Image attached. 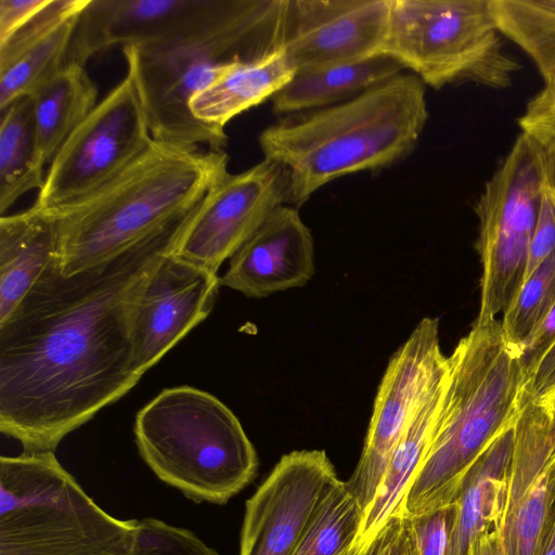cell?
I'll return each instance as SVG.
<instances>
[{"label": "cell", "mask_w": 555, "mask_h": 555, "mask_svg": "<svg viewBox=\"0 0 555 555\" xmlns=\"http://www.w3.org/2000/svg\"><path fill=\"white\" fill-rule=\"evenodd\" d=\"M521 133L546 151H555V77L545 80L518 119Z\"/></svg>", "instance_id": "obj_31"}, {"label": "cell", "mask_w": 555, "mask_h": 555, "mask_svg": "<svg viewBox=\"0 0 555 555\" xmlns=\"http://www.w3.org/2000/svg\"><path fill=\"white\" fill-rule=\"evenodd\" d=\"M501 34L530 56L544 80L555 77V0H489Z\"/></svg>", "instance_id": "obj_27"}, {"label": "cell", "mask_w": 555, "mask_h": 555, "mask_svg": "<svg viewBox=\"0 0 555 555\" xmlns=\"http://www.w3.org/2000/svg\"><path fill=\"white\" fill-rule=\"evenodd\" d=\"M289 0H236L232 11L198 35L176 43L122 47L154 140L223 151L225 131L197 120L195 93L242 63L283 49Z\"/></svg>", "instance_id": "obj_4"}, {"label": "cell", "mask_w": 555, "mask_h": 555, "mask_svg": "<svg viewBox=\"0 0 555 555\" xmlns=\"http://www.w3.org/2000/svg\"><path fill=\"white\" fill-rule=\"evenodd\" d=\"M555 462V421L522 395L503 518L505 555H535L550 506Z\"/></svg>", "instance_id": "obj_17"}, {"label": "cell", "mask_w": 555, "mask_h": 555, "mask_svg": "<svg viewBox=\"0 0 555 555\" xmlns=\"http://www.w3.org/2000/svg\"><path fill=\"white\" fill-rule=\"evenodd\" d=\"M139 525L102 509L54 452L0 457V555H131Z\"/></svg>", "instance_id": "obj_7"}, {"label": "cell", "mask_w": 555, "mask_h": 555, "mask_svg": "<svg viewBox=\"0 0 555 555\" xmlns=\"http://www.w3.org/2000/svg\"><path fill=\"white\" fill-rule=\"evenodd\" d=\"M38 146L46 166L98 104V88L78 64H66L33 95Z\"/></svg>", "instance_id": "obj_25"}, {"label": "cell", "mask_w": 555, "mask_h": 555, "mask_svg": "<svg viewBox=\"0 0 555 555\" xmlns=\"http://www.w3.org/2000/svg\"><path fill=\"white\" fill-rule=\"evenodd\" d=\"M391 0H289L283 52L294 72L385 54Z\"/></svg>", "instance_id": "obj_15"}, {"label": "cell", "mask_w": 555, "mask_h": 555, "mask_svg": "<svg viewBox=\"0 0 555 555\" xmlns=\"http://www.w3.org/2000/svg\"><path fill=\"white\" fill-rule=\"evenodd\" d=\"M133 431L152 472L195 503L225 504L257 474V452L238 418L207 391L162 390L137 413Z\"/></svg>", "instance_id": "obj_6"}, {"label": "cell", "mask_w": 555, "mask_h": 555, "mask_svg": "<svg viewBox=\"0 0 555 555\" xmlns=\"http://www.w3.org/2000/svg\"><path fill=\"white\" fill-rule=\"evenodd\" d=\"M89 0H51L50 4L0 44V111L31 96L67 64L70 41Z\"/></svg>", "instance_id": "obj_19"}, {"label": "cell", "mask_w": 555, "mask_h": 555, "mask_svg": "<svg viewBox=\"0 0 555 555\" xmlns=\"http://www.w3.org/2000/svg\"><path fill=\"white\" fill-rule=\"evenodd\" d=\"M192 214L87 270L56 261L0 323V430L24 452H54L141 379L132 304Z\"/></svg>", "instance_id": "obj_1"}, {"label": "cell", "mask_w": 555, "mask_h": 555, "mask_svg": "<svg viewBox=\"0 0 555 555\" xmlns=\"http://www.w3.org/2000/svg\"><path fill=\"white\" fill-rule=\"evenodd\" d=\"M555 151L520 133L485 184L475 206L482 266L480 307L475 321L504 313L521 289L541 198Z\"/></svg>", "instance_id": "obj_9"}, {"label": "cell", "mask_w": 555, "mask_h": 555, "mask_svg": "<svg viewBox=\"0 0 555 555\" xmlns=\"http://www.w3.org/2000/svg\"><path fill=\"white\" fill-rule=\"evenodd\" d=\"M404 67L387 54L331 67L295 72L272 98L280 116L323 108L353 98L395 76Z\"/></svg>", "instance_id": "obj_23"}, {"label": "cell", "mask_w": 555, "mask_h": 555, "mask_svg": "<svg viewBox=\"0 0 555 555\" xmlns=\"http://www.w3.org/2000/svg\"><path fill=\"white\" fill-rule=\"evenodd\" d=\"M525 379L501 321H475L448 357L443 401L428 454L404 505L409 517L451 505L469 468L516 422Z\"/></svg>", "instance_id": "obj_5"}, {"label": "cell", "mask_w": 555, "mask_h": 555, "mask_svg": "<svg viewBox=\"0 0 555 555\" xmlns=\"http://www.w3.org/2000/svg\"><path fill=\"white\" fill-rule=\"evenodd\" d=\"M37 139L34 101L24 96L0 111V214L46 179Z\"/></svg>", "instance_id": "obj_26"}, {"label": "cell", "mask_w": 555, "mask_h": 555, "mask_svg": "<svg viewBox=\"0 0 555 555\" xmlns=\"http://www.w3.org/2000/svg\"><path fill=\"white\" fill-rule=\"evenodd\" d=\"M51 0H0V44L39 15Z\"/></svg>", "instance_id": "obj_35"}, {"label": "cell", "mask_w": 555, "mask_h": 555, "mask_svg": "<svg viewBox=\"0 0 555 555\" xmlns=\"http://www.w3.org/2000/svg\"><path fill=\"white\" fill-rule=\"evenodd\" d=\"M338 480L323 450L283 455L246 501L240 555H293L319 502Z\"/></svg>", "instance_id": "obj_14"}, {"label": "cell", "mask_w": 555, "mask_h": 555, "mask_svg": "<svg viewBox=\"0 0 555 555\" xmlns=\"http://www.w3.org/2000/svg\"><path fill=\"white\" fill-rule=\"evenodd\" d=\"M59 259L55 221L35 204L0 218V323Z\"/></svg>", "instance_id": "obj_22"}, {"label": "cell", "mask_w": 555, "mask_h": 555, "mask_svg": "<svg viewBox=\"0 0 555 555\" xmlns=\"http://www.w3.org/2000/svg\"><path fill=\"white\" fill-rule=\"evenodd\" d=\"M541 404H543L547 409L551 416L555 421V391L550 397H547Z\"/></svg>", "instance_id": "obj_39"}, {"label": "cell", "mask_w": 555, "mask_h": 555, "mask_svg": "<svg viewBox=\"0 0 555 555\" xmlns=\"http://www.w3.org/2000/svg\"><path fill=\"white\" fill-rule=\"evenodd\" d=\"M236 0H89L79 15L67 64L86 66L115 46L153 47L190 39L234 8Z\"/></svg>", "instance_id": "obj_13"}, {"label": "cell", "mask_w": 555, "mask_h": 555, "mask_svg": "<svg viewBox=\"0 0 555 555\" xmlns=\"http://www.w3.org/2000/svg\"><path fill=\"white\" fill-rule=\"evenodd\" d=\"M218 273L171 253L142 283L131 309L134 362L143 375L211 312Z\"/></svg>", "instance_id": "obj_16"}, {"label": "cell", "mask_w": 555, "mask_h": 555, "mask_svg": "<svg viewBox=\"0 0 555 555\" xmlns=\"http://www.w3.org/2000/svg\"><path fill=\"white\" fill-rule=\"evenodd\" d=\"M363 512L338 480L319 502L293 555H348Z\"/></svg>", "instance_id": "obj_28"}, {"label": "cell", "mask_w": 555, "mask_h": 555, "mask_svg": "<svg viewBox=\"0 0 555 555\" xmlns=\"http://www.w3.org/2000/svg\"><path fill=\"white\" fill-rule=\"evenodd\" d=\"M517 420V418H516ZM515 423L479 455L464 478L447 555H467L478 537L500 528L508 488Z\"/></svg>", "instance_id": "obj_21"}, {"label": "cell", "mask_w": 555, "mask_h": 555, "mask_svg": "<svg viewBox=\"0 0 555 555\" xmlns=\"http://www.w3.org/2000/svg\"><path fill=\"white\" fill-rule=\"evenodd\" d=\"M283 50L251 63H242L195 93L190 111L199 121L225 131L237 115L271 98L294 75Z\"/></svg>", "instance_id": "obj_24"}, {"label": "cell", "mask_w": 555, "mask_h": 555, "mask_svg": "<svg viewBox=\"0 0 555 555\" xmlns=\"http://www.w3.org/2000/svg\"><path fill=\"white\" fill-rule=\"evenodd\" d=\"M427 119L425 85L401 73L332 106L280 117L258 143L263 158L286 168L289 204L299 208L332 180L405 158Z\"/></svg>", "instance_id": "obj_2"}, {"label": "cell", "mask_w": 555, "mask_h": 555, "mask_svg": "<svg viewBox=\"0 0 555 555\" xmlns=\"http://www.w3.org/2000/svg\"><path fill=\"white\" fill-rule=\"evenodd\" d=\"M364 555H418L410 517L392 515Z\"/></svg>", "instance_id": "obj_33"}, {"label": "cell", "mask_w": 555, "mask_h": 555, "mask_svg": "<svg viewBox=\"0 0 555 555\" xmlns=\"http://www.w3.org/2000/svg\"><path fill=\"white\" fill-rule=\"evenodd\" d=\"M555 391V341L541 359L532 376L525 385L524 396L542 403Z\"/></svg>", "instance_id": "obj_36"}, {"label": "cell", "mask_w": 555, "mask_h": 555, "mask_svg": "<svg viewBox=\"0 0 555 555\" xmlns=\"http://www.w3.org/2000/svg\"><path fill=\"white\" fill-rule=\"evenodd\" d=\"M448 367L391 454L376 495L363 515L348 555H364L388 519L405 513L409 489L433 443L447 387Z\"/></svg>", "instance_id": "obj_20"}, {"label": "cell", "mask_w": 555, "mask_h": 555, "mask_svg": "<svg viewBox=\"0 0 555 555\" xmlns=\"http://www.w3.org/2000/svg\"><path fill=\"white\" fill-rule=\"evenodd\" d=\"M555 341V305L535 327L519 353L525 385ZM525 388V387H524Z\"/></svg>", "instance_id": "obj_34"}, {"label": "cell", "mask_w": 555, "mask_h": 555, "mask_svg": "<svg viewBox=\"0 0 555 555\" xmlns=\"http://www.w3.org/2000/svg\"><path fill=\"white\" fill-rule=\"evenodd\" d=\"M228 164L224 151L153 140L101 188L46 209L57 230L61 271L73 274L104 263L186 217L228 172Z\"/></svg>", "instance_id": "obj_3"}, {"label": "cell", "mask_w": 555, "mask_h": 555, "mask_svg": "<svg viewBox=\"0 0 555 555\" xmlns=\"http://www.w3.org/2000/svg\"><path fill=\"white\" fill-rule=\"evenodd\" d=\"M153 140L134 82L126 74L59 149L35 205L51 209L90 194L132 164Z\"/></svg>", "instance_id": "obj_10"}, {"label": "cell", "mask_w": 555, "mask_h": 555, "mask_svg": "<svg viewBox=\"0 0 555 555\" xmlns=\"http://www.w3.org/2000/svg\"><path fill=\"white\" fill-rule=\"evenodd\" d=\"M131 555H219L193 531L160 519H140L135 546Z\"/></svg>", "instance_id": "obj_30"}, {"label": "cell", "mask_w": 555, "mask_h": 555, "mask_svg": "<svg viewBox=\"0 0 555 555\" xmlns=\"http://www.w3.org/2000/svg\"><path fill=\"white\" fill-rule=\"evenodd\" d=\"M314 245L298 208H276L230 258L221 285L254 298L305 285L314 273Z\"/></svg>", "instance_id": "obj_18"}, {"label": "cell", "mask_w": 555, "mask_h": 555, "mask_svg": "<svg viewBox=\"0 0 555 555\" xmlns=\"http://www.w3.org/2000/svg\"><path fill=\"white\" fill-rule=\"evenodd\" d=\"M447 367L448 357L439 343V322L426 317L388 362L362 453L345 481L363 515L376 495L392 452Z\"/></svg>", "instance_id": "obj_11"}, {"label": "cell", "mask_w": 555, "mask_h": 555, "mask_svg": "<svg viewBox=\"0 0 555 555\" xmlns=\"http://www.w3.org/2000/svg\"><path fill=\"white\" fill-rule=\"evenodd\" d=\"M455 519V505L410 517L418 555H447Z\"/></svg>", "instance_id": "obj_32"}, {"label": "cell", "mask_w": 555, "mask_h": 555, "mask_svg": "<svg viewBox=\"0 0 555 555\" xmlns=\"http://www.w3.org/2000/svg\"><path fill=\"white\" fill-rule=\"evenodd\" d=\"M289 201V176L276 162L263 158L242 172L228 171L193 211L172 254L218 273L267 218Z\"/></svg>", "instance_id": "obj_12"}, {"label": "cell", "mask_w": 555, "mask_h": 555, "mask_svg": "<svg viewBox=\"0 0 555 555\" xmlns=\"http://www.w3.org/2000/svg\"><path fill=\"white\" fill-rule=\"evenodd\" d=\"M467 555H505L500 529L475 539Z\"/></svg>", "instance_id": "obj_38"}, {"label": "cell", "mask_w": 555, "mask_h": 555, "mask_svg": "<svg viewBox=\"0 0 555 555\" xmlns=\"http://www.w3.org/2000/svg\"><path fill=\"white\" fill-rule=\"evenodd\" d=\"M555 305V249L526 279L503 313L501 327L507 345L518 354Z\"/></svg>", "instance_id": "obj_29"}, {"label": "cell", "mask_w": 555, "mask_h": 555, "mask_svg": "<svg viewBox=\"0 0 555 555\" xmlns=\"http://www.w3.org/2000/svg\"><path fill=\"white\" fill-rule=\"evenodd\" d=\"M535 555H555V462L550 506Z\"/></svg>", "instance_id": "obj_37"}, {"label": "cell", "mask_w": 555, "mask_h": 555, "mask_svg": "<svg viewBox=\"0 0 555 555\" xmlns=\"http://www.w3.org/2000/svg\"><path fill=\"white\" fill-rule=\"evenodd\" d=\"M385 54L436 90L465 81L504 89L521 67L489 0H391Z\"/></svg>", "instance_id": "obj_8"}]
</instances>
